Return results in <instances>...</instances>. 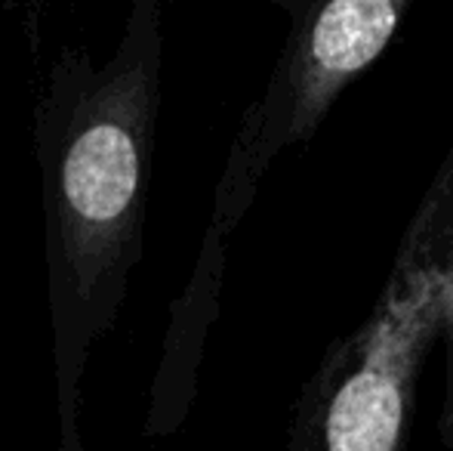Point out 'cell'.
Masks as SVG:
<instances>
[{"label":"cell","instance_id":"6da1fadb","mask_svg":"<svg viewBox=\"0 0 453 451\" xmlns=\"http://www.w3.org/2000/svg\"><path fill=\"white\" fill-rule=\"evenodd\" d=\"M164 0H133L124 37L102 68L65 50L37 109L47 214L56 451H87L84 374L114 325L142 253L155 121L161 103Z\"/></svg>","mask_w":453,"mask_h":451},{"label":"cell","instance_id":"7a4b0ae2","mask_svg":"<svg viewBox=\"0 0 453 451\" xmlns=\"http://www.w3.org/2000/svg\"><path fill=\"white\" fill-rule=\"evenodd\" d=\"M444 343L441 439L453 451V145L376 307L305 386L287 451H401L426 355Z\"/></svg>","mask_w":453,"mask_h":451},{"label":"cell","instance_id":"3957f363","mask_svg":"<svg viewBox=\"0 0 453 451\" xmlns=\"http://www.w3.org/2000/svg\"><path fill=\"white\" fill-rule=\"evenodd\" d=\"M413 0H296L263 97L244 114L216 186L203 251H216L257 198L280 152L303 145L355 78L388 47Z\"/></svg>","mask_w":453,"mask_h":451},{"label":"cell","instance_id":"277c9868","mask_svg":"<svg viewBox=\"0 0 453 451\" xmlns=\"http://www.w3.org/2000/svg\"><path fill=\"white\" fill-rule=\"evenodd\" d=\"M37 4H41V6H47V4H50V0H37Z\"/></svg>","mask_w":453,"mask_h":451}]
</instances>
